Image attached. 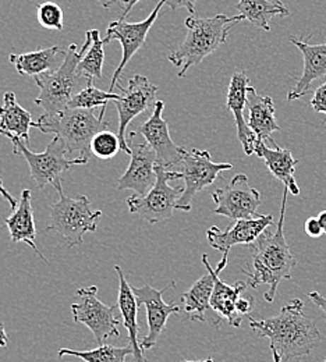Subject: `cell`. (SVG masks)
<instances>
[{"instance_id":"1","label":"cell","mask_w":326,"mask_h":362,"mask_svg":"<svg viewBox=\"0 0 326 362\" xmlns=\"http://www.w3.org/2000/svg\"><path fill=\"white\" fill-rule=\"evenodd\" d=\"M250 327L260 337L269 339L271 350L279 354L281 362L310 356L322 340L315 323L305 317L304 304L298 298L286 304L276 317L260 320L250 317Z\"/></svg>"},{"instance_id":"2","label":"cell","mask_w":326,"mask_h":362,"mask_svg":"<svg viewBox=\"0 0 326 362\" xmlns=\"http://www.w3.org/2000/svg\"><path fill=\"white\" fill-rule=\"evenodd\" d=\"M287 194L289 189L284 187L279 223L276 230L274 233L265 230L258 237V240L250 245L252 251V265L251 269H243L248 276V284L252 288H258L262 284L269 286V290L264 294L268 303L275 300L281 280L291 279V272L297 264L284 237V214L289 197Z\"/></svg>"},{"instance_id":"3","label":"cell","mask_w":326,"mask_h":362,"mask_svg":"<svg viewBox=\"0 0 326 362\" xmlns=\"http://www.w3.org/2000/svg\"><path fill=\"white\" fill-rule=\"evenodd\" d=\"M241 14L229 17L226 14H216L214 17H197L191 14L187 17L185 25L187 35L183 44L169 54V62L180 69L177 76L182 78L187 71L199 64L205 57L212 54L223 45L231 34L234 24L243 21Z\"/></svg>"},{"instance_id":"4","label":"cell","mask_w":326,"mask_h":362,"mask_svg":"<svg viewBox=\"0 0 326 362\" xmlns=\"http://www.w3.org/2000/svg\"><path fill=\"white\" fill-rule=\"evenodd\" d=\"M83 53V46L77 49V45L71 44L66 49L64 59L56 70L34 77L40 88V95L34 102L47 115L63 112L78 92L93 84L91 77L78 70Z\"/></svg>"},{"instance_id":"5","label":"cell","mask_w":326,"mask_h":362,"mask_svg":"<svg viewBox=\"0 0 326 362\" xmlns=\"http://www.w3.org/2000/svg\"><path fill=\"white\" fill-rule=\"evenodd\" d=\"M35 127L44 134L59 136L67 153H80V158L91 159V141L100 132L107 130L109 123L95 115V109H64L60 113H44Z\"/></svg>"},{"instance_id":"6","label":"cell","mask_w":326,"mask_h":362,"mask_svg":"<svg viewBox=\"0 0 326 362\" xmlns=\"http://www.w3.org/2000/svg\"><path fill=\"white\" fill-rule=\"evenodd\" d=\"M62 181L53 184L59 192V201L50 205V223L47 231H56L64 240L69 248L81 245L86 233H95L98 228V219L102 211H91V202L86 195L70 198L64 194Z\"/></svg>"},{"instance_id":"7","label":"cell","mask_w":326,"mask_h":362,"mask_svg":"<svg viewBox=\"0 0 326 362\" xmlns=\"http://www.w3.org/2000/svg\"><path fill=\"white\" fill-rule=\"evenodd\" d=\"M156 182L145 195H132L126 199L129 211L137 214L149 225L168 221L173 216L177 201L185 188L172 187L169 181L182 179L180 173L166 170L156 165Z\"/></svg>"},{"instance_id":"8","label":"cell","mask_w":326,"mask_h":362,"mask_svg":"<svg viewBox=\"0 0 326 362\" xmlns=\"http://www.w3.org/2000/svg\"><path fill=\"white\" fill-rule=\"evenodd\" d=\"M14 155H21L28 163L31 177L37 182L40 189H44L47 184H54L56 181L63 180L62 176L73 166L87 165L88 158H76L67 159L66 146L59 136H54L42 153H35L30 146L21 139H11Z\"/></svg>"},{"instance_id":"9","label":"cell","mask_w":326,"mask_h":362,"mask_svg":"<svg viewBox=\"0 0 326 362\" xmlns=\"http://www.w3.org/2000/svg\"><path fill=\"white\" fill-rule=\"evenodd\" d=\"M233 166L231 163H215L212 162L211 153L208 151L190 149L183 155V159L175 172L180 173L185 181V191L177 201V211H191V204L194 197L204 188L212 185L222 172L231 170Z\"/></svg>"},{"instance_id":"10","label":"cell","mask_w":326,"mask_h":362,"mask_svg":"<svg viewBox=\"0 0 326 362\" xmlns=\"http://www.w3.org/2000/svg\"><path fill=\"white\" fill-rule=\"evenodd\" d=\"M80 301L71 305L74 322L86 325L93 332L98 346L106 344L110 337H117L120 319L116 317V307L106 305L98 298V287H81L77 290Z\"/></svg>"},{"instance_id":"11","label":"cell","mask_w":326,"mask_h":362,"mask_svg":"<svg viewBox=\"0 0 326 362\" xmlns=\"http://www.w3.org/2000/svg\"><path fill=\"white\" fill-rule=\"evenodd\" d=\"M166 4V0H159L156 7L152 10V13L140 23H127L126 20H116L109 24V28L106 30V35L103 38V44H109L112 41H119L122 45V62L119 63L117 69L113 73V78L109 86V92L117 87V81L130 62V59L140 50L141 46L144 45L146 35L149 30L152 28L153 23L156 21L161 8Z\"/></svg>"},{"instance_id":"12","label":"cell","mask_w":326,"mask_h":362,"mask_svg":"<svg viewBox=\"0 0 326 362\" xmlns=\"http://www.w3.org/2000/svg\"><path fill=\"white\" fill-rule=\"evenodd\" d=\"M212 199L216 205L214 214L231 218L233 221L254 219L261 205V194L250 185L248 177L243 173L235 175L231 182L212 192Z\"/></svg>"},{"instance_id":"13","label":"cell","mask_w":326,"mask_h":362,"mask_svg":"<svg viewBox=\"0 0 326 362\" xmlns=\"http://www.w3.org/2000/svg\"><path fill=\"white\" fill-rule=\"evenodd\" d=\"M116 88L122 90L119 100L113 102L119 113L117 136L122 142V151L132 155V148L127 142L126 132L133 119L140 116L141 113H145L152 105H155L158 87L152 84L146 77L136 74L129 80L127 88H122V86H117Z\"/></svg>"},{"instance_id":"14","label":"cell","mask_w":326,"mask_h":362,"mask_svg":"<svg viewBox=\"0 0 326 362\" xmlns=\"http://www.w3.org/2000/svg\"><path fill=\"white\" fill-rule=\"evenodd\" d=\"M163 100H156L151 116L145 123H142L137 133L144 136L145 142L156 155V162L166 170L175 172L180 165L186 148L177 146L169 133L168 122L163 119Z\"/></svg>"},{"instance_id":"15","label":"cell","mask_w":326,"mask_h":362,"mask_svg":"<svg viewBox=\"0 0 326 362\" xmlns=\"http://www.w3.org/2000/svg\"><path fill=\"white\" fill-rule=\"evenodd\" d=\"M175 286H176V281L172 280L170 284L163 287L162 290H156L149 284H145L142 287H132L136 296L139 308L144 307L146 311L148 333L141 340V349L144 351L152 350L156 346V341L161 333L163 332L169 317L173 314H179L182 311V308L176 303L166 304L163 301V294L168 290L175 288Z\"/></svg>"},{"instance_id":"16","label":"cell","mask_w":326,"mask_h":362,"mask_svg":"<svg viewBox=\"0 0 326 362\" xmlns=\"http://www.w3.org/2000/svg\"><path fill=\"white\" fill-rule=\"evenodd\" d=\"M272 225V215H260L254 219L235 221L233 225H231L226 230L212 226L206 231V240L212 248L223 254H229V251L234 245L254 244L258 240V237Z\"/></svg>"},{"instance_id":"17","label":"cell","mask_w":326,"mask_h":362,"mask_svg":"<svg viewBox=\"0 0 326 362\" xmlns=\"http://www.w3.org/2000/svg\"><path fill=\"white\" fill-rule=\"evenodd\" d=\"M132 160L124 175L117 180V189H133L136 195H145L156 182V155L145 144H132Z\"/></svg>"},{"instance_id":"18","label":"cell","mask_w":326,"mask_h":362,"mask_svg":"<svg viewBox=\"0 0 326 362\" xmlns=\"http://www.w3.org/2000/svg\"><path fill=\"white\" fill-rule=\"evenodd\" d=\"M228 255L229 254H223V258L221 259L216 269H212L208 261V255L206 254L202 255V262L206 273L202 277H199L191 286V288L182 296L183 310L186 311L187 315L191 320H195V322L208 320L206 317H208V313L211 311V296L215 286V277L218 273H221L226 268Z\"/></svg>"},{"instance_id":"19","label":"cell","mask_w":326,"mask_h":362,"mask_svg":"<svg viewBox=\"0 0 326 362\" xmlns=\"http://www.w3.org/2000/svg\"><path fill=\"white\" fill-rule=\"evenodd\" d=\"M247 107L248 119L247 124L250 130L255 134L258 141L271 142L274 148L278 144L272 139V134L279 132L280 127L275 117V105L274 99L267 95H260L254 87L247 90Z\"/></svg>"},{"instance_id":"20","label":"cell","mask_w":326,"mask_h":362,"mask_svg":"<svg viewBox=\"0 0 326 362\" xmlns=\"http://www.w3.org/2000/svg\"><path fill=\"white\" fill-rule=\"evenodd\" d=\"M250 87V78L244 71H235L232 76L228 99H226V110L233 113L235 127H237V136L241 142L245 155H252L255 142L258 141L255 134L250 130L247 120L244 117V109L247 107V90Z\"/></svg>"},{"instance_id":"21","label":"cell","mask_w":326,"mask_h":362,"mask_svg":"<svg viewBox=\"0 0 326 362\" xmlns=\"http://www.w3.org/2000/svg\"><path fill=\"white\" fill-rule=\"evenodd\" d=\"M290 42L297 46L303 53L304 70L296 87L289 92L287 102L298 99L313 90V83L326 76V42L320 45H310L304 40H298L296 37H291Z\"/></svg>"},{"instance_id":"22","label":"cell","mask_w":326,"mask_h":362,"mask_svg":"<svg viewBox=\"0 0 326 362\" xmlns=\"http://www.w3.org/2000/svg\"><path fill=\"white\" fill-rule=\"evenodd\" d=\"M6 226L10 233V240L13 243H25L28 244L33 251L47 262L44 254L40 252L35 238H37V228L34 222V209H33V192L30 189H24L21 192L20 202L13 214L4 221Z\"/></svg>"},{"instance_id":"23","label":"cell","mask_w":326,"mask_h":362,"mask_svg":"<svg viewBox=\"0 0 326 362\" xmlns=\"http://www.w3.org/2000/svg\"><path fill=\"white\" fill-rule=\"evenodd\" d=\"M33 127H35V123L31 113L17 102L14 92H6L0 106V134L10 141L21 139L30 146V130Z\"/></svg>"},{"instance_id":"24","label":"cell","mask_w":326,"mask_h":362,"mask_svg":"<svg viewBox=\"0 0 326 362\" xmlns=\"http://www.w3.org/2000/svg\"><path fill=\"white\" fill-rule=\"evenodd\" d=\"M115 271L119 276V298L117 308L123 317V326L129 332V341L133 349V357L136 362H148L141 349V340H139V305L132 286L129 284L124 273L120 267H115Z\"/></svg>"},{"instance_id":"25","label":"cell","mask_w":326,"mask_h":362,"mask_svg":"<svg viewBox=\"0 0 326 362\" xmlns=\"http://www.w3.org/2000/svg\"><path fill=\"white\" fill-rule=\"evenodd\" d=\"M254 153L258 158H262L269 172L284 184V187L293 194L300 195V187L297 185V181L294 179L296 166L298 163L297 159L293 158L291 152L289 149H283L279 145L276 148H269L265 142L257 141Z\"/></svg>"},{"instance_id":"26","label":"cell","mask_w":326,"mask_h":362,"mask_svg":"<svg viewBox=\"0 0 326 362\" xmlns=\"http://www.w3.org/2000/svg\"><path fill=\"white\" fill-rule=\"evenodd\" d=\"M247 283L245 281H235L233 286L225 283L221 277L219 273L215 277V286L214 291L211 296V313L216 317L218 327L221 325L222 319H226L229 325L234 327L241 326L243 317H238L235 311V305L241 294L245 291Z\"/></svg>"},{"instance_id":"27","label":"cell","mask_w":326,"mask_h":362,"mask_svg":"<svg viewBox=\"0 0 326 362\" xmlns=\"http://www.w3.org/2000/svg\"><path fill=\"white\" fill-rule=\"evenodd\" d=\"M66 50L59 46L40 47L30 53H10L8 60L16 67L17 73L24 77H37L57 69L59 56H64Z\"/></svg>"},{"instance_id":"28","label":"cell","mask_w":326,"mask_h":362,"mask_svg":"<svg viewBox=\"0 0 326 362\" xmlns=\"http://www.w3.org/2000/svg\"><path fill=\"white\" fill-rule=\"evenodd\" d=\"M237 11L257 28L271 31L269 21L280 16L287 17L290 10L280 0H238Z\"/></svg>"},{"instance_id":"29","label":"cell","mask_w":326,"mask_h":362,"mask_svg":"<svg viewBox=\"0 0 326 362\" xmlns=\"http://www.w3.org/2000/svg\"><path fill=\"white\" fill-rule=\"evenodd\" d=\"M103 40L100 38L99 30H90L86 33V42H84V53L78 64V70L93 81L102 78L103 63H105V49H103Z\"/></svg>"},{"instance_id":"30","label":"cell","mask_w":326,"mask_h":362,"mask_svg":"<svg viewBox=\"0 0 326 362\" xmlns=\"http://www.w3.org/2000/svg\"><path fill=\"white\" fill-rule=\"evenodd\" d=\"M64 356L77 357L84 362H126L129 356H133L132 346L116 347L112 344H102L98 349L90 351H76L70 349H60L57 351V357L62 358Z\"/></svg>"},{"instance_id":"31","label":"cell","mask_w":326,"mask_h":362,"mask_svg":"<svg viewBox=\"0 0 326 362\" xmlns=\"http://www.w3.org/2000/svg\"><path fill=\"white\" fill-rule=\"evenodd\" d=\"M120 93H113V92H106V90H98L93 87V84H90L86 90L78 92L69 103V109H96L102 106L100 110V117L105 116L106 105L109 102L119 100Z\"/></svg>"},{"instance_id":"32","label":"cell","mask_w":326,"mask_h":362,"mask_svg":"<svg viewBox=\"0 0 326 362\" xmlns=\"http://www.w3.org/2000/svg\"><path fill=\"white\" fill-rule=\"evenodd\" d=\"M119 151H122L120 138L109 130L100 132L91 141V153L99 159H112Z\"/></svg>"},{"instance_id":"33","label":"cell","mask_w":326,"mask_h":362,"mask_svg":"<svg viewBox=\"0 0 326 362\" xmlns=\"http://www.w3.org/2000/svg\"><path fill=\"white\" fill-rule=\"evenodd\" d=\"M38 23L47 30H63V10L54 1H44L37 4Z\"/></svg>"},{"instance_id":"34","label":"cell","mask_w":326,"mask_h":362,"mask_svg":"<svg viewBox=\"0 0 326 362\" xmlns=\"http://www.w3.org/2000/svg\"><path fill=\"white\" fill-rule=\"evenodd\" d=\"M310 103L315 112L324 113L326 116V83L314 90V95Z\"/></svg>"},{"instance_id":"35","label":"cell","mask_w":326,"mask_h":362,"mask_svg":"<svg viewBox=\"0 0 326 362\" xmlns=\"http://www.w3.org/2000/svg\"><path fill=\"white\" fill-rule=\"evenodd\" d=\"M255 307V298L248 296V297H240L238 301H237V305H235V311L238 314V317H244L251 314V311L254 310Z\"/></svg>"},{"instance_id":"36","label":"cell","mask_w":326,"mask_h":362,"mask_svg":"<svg viewBox=\"0 0 326 362\" xmlns=\"http://www.w3.org/2000/svg\"><path fill=\"white\" fill-rule=\"evenodd\" d=\"M195 3H197V0H166L165 6H169L172 10L186 8L190 14H194Z\"/></svg>"},{"instance_id":"37","label":"cell","mask_w":326,"mask_h":362,"mask_svg":"<svg viewBox=\"0 0 326 362\" xmlns=\"http://www.w3.org/2000/svg\"><path fill=\"white\" fill-rule=\"evenodd\" d=\"M304 230H305V233H307L310 237H314V238L321 237L322 233H324V230H322V227L320 225V222H318L317 218H308L307 222H305V225H304Z\"/></svg>"},{"instance_id":"38","label":"cell","mask_w":326,"mask_h":362,"mask_svg":"<svg viewBox=\"0 0 326 362\" xmlns=\"http://www.w3.org/2000/svg\"><path fill=\"white\" fill-rule=\"evenodd\" d=\"M308 297L311 298V301H313L318 308H321L326 314V298L324 296H321L318 291H311V293L308 294Z\"/></svg>"},{"instance_id":"39","label":"cell","mask_w":326,"mask_h":362,"mask_svg":"<svg viewBox=\"0 0 326 362\" xmlns=\"http://www.w3.org/2000/svg\"><path fill=\"white\" fill-rule=\"evenodd\" d=\"M0 195L10 204V206H11V209L14 211L16 208H17V201H16V198L14 197H11V194L6 189V187L3 185V181H1V179H0Z\"/></svg>"},{"instance_id":"40","label":"cell","mask_w":326,"mask_h":362,"mask_svg":"<svg viewBox=\"0 0 326 362\" xmlns=\"http://www.w3.org/2000/svg\"><path fill=\"white\" fill-rule=\"evenodd\" d=\"M120 1H123L124 3V10H123V13L120 14V20H124L127 16H129V13L133 10V7L141 1V0H120Z\"/></svg>"},{"instance_id":"41","label":"cell","mask_w":326,"mask_h":362,"mask_svg":"<svg viewBox=\"0 0 326 362\" xmlns=\"http://www.w3.org/2000/svg\"><path fill=\"white\" fill-rule=\"evenodd\" d=\"M8 343V337L6 334V330H4V325L0 322V349L1 347H6Z\"/></svg>"},{"instance_id":"42","label":"cell","mask_w":326,"mask_h":362,"mask_svg":"<svg viewBox=\"0 0 326 362\" xmlns=\"http://www.w3.org/2000/svg\"><path fill=\"white\" fill-rule=\"evenodd\" d=\"M317 219H318V222H320V225L322 227V230H324V233H326V211H322L318 216H317Z\"/></svg>"},{"instance_id":"43","label":"cell","mask_w":326,"mask_h":362,"mask_svg":"<svg viewBox=\"0 0 326 362\" xmlns=\"http://www.w3.org/2000/svg\"><path fill=\"white\" fill-rule=\"evenodd\" d=\"M96 3H99L103 8H109L110 6H113L116 1H120V0H95Z\"/></svg>"},{"instance_id":"44","label":"cell","mask_w":326,"mask_h":362,"mask_svg":"<svg viewBox=\"0 0 326 362\" xmlns=\"http://www.w3.org/2000/svg\"><path fill=\"white\" fill-rule=\"evenodd\" d=\"M272 357H274V362H281L279 354L276 351H272Z\"/></svg>"},{"instance_id":"45","label":"cell","mask_w":326,"mask_h":362,"mask_svg":"<svg viewBox=\"0 0 326 362\" xmlns=\"http://www.w3.org/2000/svg\"><path fill=\"white\" fill-rule=\"evenodd\" d=\"M182 362H214V358H206V360H202V361H182Z\"/></svg>"},{"instance_id":"46","label":"cell","mask_w":326,"mask_h":362,"mask_svg":"<svg viewBox=\"0 0 326 362\" xmlns=\"http://www.w3.org/2000/svg\"><path fill=\"white\" fill-rule=\"evenodd\" d=\"M324 362H326V358H325V361H324Z\"/></svg>"}]
</instances>
